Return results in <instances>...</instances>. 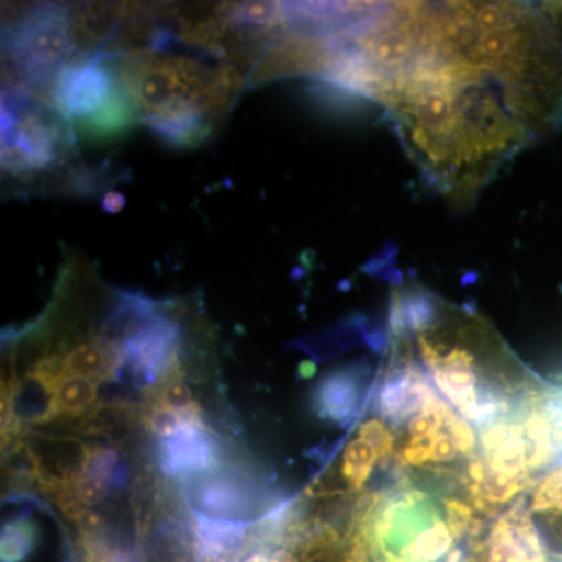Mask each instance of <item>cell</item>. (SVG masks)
<instances>
[{"instance_id":"cell-7","label":"cell","mask_w":562,"mask_h":562,"mask_svg":"<svg viewBox=\"0 0 562 562\" xmlns=\"http://www.w3.org/2000/svg\"><path fill=\"white\" fill-rule=\"evenodd\" d=\"M95 398V386L90 379L69 375L55 390V405L61 413H80Z\"/></svg>"},{"instance_id":"cell-11","label":"cell","mask_w":562,"mask_h":562,"mask_svg":"<svg viewBox=\"0 0 562 562\" xmlns=\"http://www.w3.org/2000/svg\"><path fill=\"white\" fill-rule=\"evenodd\" d=\"M150 428L155 435L162 436V438H172L177 432L183 430L187 425H184L183 417H181L180 413L173 412V409L160 408L157 409L150 416Z\"/></svg>"},{"instance_id":"cell-4","label":"cell","mask_w":562,"mask_h":562,"mask_svg":"<svg viewBox=\"0 0 562 562\" xmlns=\"http://www.w3.org/2000/svg\"><path fill=\"white\" fill-rule=\"evenodd\" d=\"M376 462H382L383 458L372 442L358 435L351 439L344 450L342 457V479L347 486L353 491H360L375 468Z\"/></svg>"},{"instance_id":"cell-2","label":"cell","mask_w":562,"mask_h":562,"mask_svg":"<svg viewBox=\"0 0 562 562\" xmlns=\"http://www.w3.org/2000/svg\"><path fill=\"white\" fill-rule=\"evenodd\" d=\"M120 81L94 63H83L61 72L55 90L58 110L70 120H90L110 101Z\"/></svg>"},{"instance_id":"cell-13","label":"cell","mask_w":562,"mask_h":562,"mask_svg":"<svg viewBox=\"0 0 562 562\" xmlns=\"http://www.w3.org/2000/svg\"><path fill=\"white\" fill-rule=\"evenodd\" d=\"M106 492H109V486H106L105 479L98 473H90L79 484L80 501L87 505H98L105 498Z\"/></svg>"},{"instance_id":"cell-15","label":"cell","mask_w":562,"mask_h":562,"mask_svg":"<svg viewBox=\"0 0 562 562\" xmlns=\"http://www.w3.org/2000/svg\"><path fill=\"white\" fill-rule=\"evenodd\" d=\"M542 10L553 22L554 29L560 33L562 40V3H546L542 5Z\"/></svg>"},{"instance_id":"cell-14","label":"cell","mask_w":562,"mask_h":562,"mask_svg":"<svg viewBox=\"0 0 562 562\" xmlns=\"http://www.w3.org/2000/svg\"><path fill=\"white\" fill-rule=\"evenodd\" d=\"M77 524H79L81 532L88 538H94L98 532L103 530V517L94 509H81L76 514Z\"/></svg>"},{"instance_id":"cell-1","label":"cell","mask_w":562,"mask_h":562,"mask_svg":"<svg viewBox=\"0 0 562 562\" xmlns=\"http://www.w3.org/2000/svg\"><path fill=\"white\" fill-rule=\"evenodd\" d=\"M342 50L333 80L382 102L409 157L469 201L562 122V40L542 7L395 3Z\"/></svg>"},{"instance_id":"cell-16","label":"cell","mask_w":562,"mask_h":562,"mask_svg":"<svg viewBox=\"0 0 562 562\" xmlns=\"http://www.w3.org/2000/svg\"><path fill=\"white\" fill-rule=\"evenodd\" d=\"M271 554L266 553L265 550H260V552L250 553L244 562H272Z\"/></svg>"},{"instance_id":"cell-6","label":"cell","mask_w":562,"mask_h":562,"mask_svg":"<svg viewBox=\"0 0 562 562\" xmlns=\"http://www.w3.org/2000/svg\"><path fill=\"white\" fill-rule=\"evenodd\" d=\"M319 401L322 409L331 419H349L351 414L357 412L358 402H360V386L350 376H331L322 386Z\"/></svg>"},{"instance_id":"cell-9","label":"cell","mask_w":562,"mask_h":562,"mask_svg":"<svg viewBox=\"0 0 562 562\" xmlns=\"http://www.w3.org/2000/svg\"><path fill=\"white\" fill-rule=\"evenodd\" d=\"M33 535L27 528H9L2 539V561L20 562L32 550Z\"/></svg>"},{"instance_id":"cell-12","label":"cell","mask_w":562,"mask_h":562,"mask_svg":"<svg viewBox=\"0 0 562 562\" xmlns=\"http://www.w3.org/2000/svg\"><path fill=\"white\" fill-rule=\"evenodd\" d=\"M162 401H165L168 408L180 414L191 412L192 405H194L190 386L184 382H180V380L169 383L165 387Z\"/></svg>"},{"instance_id":"cell-10","label":"cell","mask_w":562,"mask_h":562,"mask_svg":"<svg viewBox=\"0 0 562 562\" xmlns=\"http://www.w3.org/2000/svg\"><path fill=\"white\" fill-rule=\"evenodd\" d=\"M280 9L273 3H246L236 11V18L257 25H273L279 22Z\"/></svg>"},{"instance_id":"cell-8","label":"cell","mask_w":562,"mask_h":562,"mask_svg":"<svg viewBox=\"0 0 562 562\" xmlns=\"http://www.w3.org/2000/svg\"><path fill=\"white\" fill-rule=\"evenodd\" d=\"M65 371L69 375L85 376L92 379L103 371L106 362L105 350L98 344H81L69 351L65 358Z\"/></svg>"},{"instance_id":"cell-5","label":"cell","mask_w":562,"mask_h":562,"mask_svg":"<svg viewBox=\"0 0 562 562\" xmlns=\"http://www.w3.org/2000/svg\"><path fill=\"white\" fill-rule=\"evenodd\" d=\"M168 460L176 471L205 468L211 460L209 443L201 432L187 425L183 430L169 438Z\"/></svg>"},{"instance_id":"cell-3","label":"cell","mask_w":562,"mask_h":562,"mask_svg":"<svg viewBox=\"0 0 562 562\" xmlns=\"http://www.w3.org/2000/svg\"><path fill=\"white\" fill-rule=\"evenodd\" d=\"M72 38L68 20L58 14H41L29 21L16 36L18 55L25 65L52 66L68 54Z\"/></svg>"}]
</instances>
